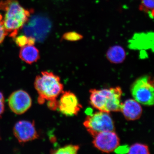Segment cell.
<instances>
[{"label":"cell","instance_id":"6","mask_svg":"<svg viewBox=\"0 0 154 154\" xmlns=\"http://www.w3.org/2000/svg\"><path fill=\"white\" fill-rule=\"evenodd\" d=\"M131 93L135 100L140 104L148 106L153 105V82L148 76L137 79L133 84Z\"/></svg>","mask_w":154,"mask_h":154},{"label":"cell","instance_id":"17","mask_svg":"<svg viewBox=\"0 0 154 154\" xmlns=\"http://www.w3.org/2000/svg\"><path fill=\"white\" fill-rule=\"evenodd\" d=\"M83 35L75 31H70L65 33L62 37V40L70 42H76L82 40Z\"/></svg>","mask_w":154,"mask_h":154},{"label":"cell","instance_id":"7","mask_svg":"<svg viewBox=\"0 0 154 154\" xmlns=\"http://www.w3.org/2000/svg\"><path fill=\"white\" fill-rule=\"evenodd\" d=\"M120 140L114 131L100 133L94 137L93 143L95 147L106 153L114 151L119 145Z\"/></svg>","mask_w":154,"mask_h":154},{"label":"cell","instance_id":"1","mask_svg":"<svg viewBox=\"0 0 154 154\" xmlns=\"http://www.w3.org/2000/svg\"><path fill=\"white\" fill-rule=\"evenodd\" d=\"M0 10L5 12L3 17L4 27L8 35L15 38L23 28L33 12V10L23 8L17 0L0 1Z\"/></svg>","mask_w":154,"mask_h":154},{"label":"cell","instance_id":"21","mask_svg":"<svg viewBox=\"0 0 154 154\" xmlns=\"http://www.w3.org/2000/svg\"><path fill=\"white\" fill-rule=\"evenodd\" d=\"M58 102L57 100L48 101V107L50 110H57Z\"/></svg>","mask_w":154,"mask_h":154},{"label":"cell","instance_id":"2","mask_svg":"<svg viewBox=\"0 0 154 154\" xmlns=\"http://www.w3.org/2000/svg\"><path fill=\"white\" fill-rule=\"evenodd\" d=\"M90 103L99 111L110 113L121 111L122 92L119 87L90 91Z\"/></svg>","mask_w":154,"mask_h":154},{"label":"cell","instance_id":"5","mask_svg":"<svg viewBox=\"0 0 154 154\" xmlns=\"http://www.w3.org/2000/svg\"><path fill=\"white\" fill-rule=\"evenodd\" d=\"M23 28L26 36L33 37L36 41L42 42L49 33L51 24L47 17L42 15H35L29 18Z\"/></svg>","mask_w":154,"mask_h":154},{"label":"cell","instance_id":"20","mask_svg":"<svg viewBox=\"0 0 154 154\" xmlns=\"http://www.w3.org/2000/svg\"><path fill=\"white\" fill-rule=\"evenodd\" d=\"M3 17L2 15L0 14V45L2 43L5 37L8 35V33L4 27Z\"/></svg>","mask_w":154,"mask_h":154},{"label":"cell","instance_id":"13","mask_svg":"<svg viewBox=\"0 0 154 154\" xmlns=\"http://www.w3.org/2000/svg\"><path fill=\"white\" fill-rule=\"evenodd\" d=\"M106 58L112 63L119 64L124 61L126 57V53L124 48L118 45H112L107 50Z\"/></svg>","mask_w":154,"mask_h":154},{"label":"cell","instance_id":"12","mask_svg":"<svg viewBox=\"0 0 154 154\" xmlns=\"http://www.w3.org/2000/svg\"><path fill=\"white\" fill-rule=\"evenodd\" d=\"M152 36H153V33L152 34L151 32L135 34L129 41L130 48L133 49L151 48V45H153V44H151L152 42H153V40L151 41L153 38V36L151 37Z\"/></svg>","mask_w":154,"mask_h":154},{"label":"cell","instance_id":"19","mask_svg":"<svg viewBox=\"0 0 154 154\" xmlns=\"http://www.w3.org/2000/svg\"><path fill=\"white\" fill-rule=\"evenodd\" d=\"M14 38L15 42L19 47L21 48L28 45V37L26 35H20Z\"/></svg>","mask_w":154,"mask_h":154},{"label":"cell","instance_id":"4","mask_svg":"<svg viewBox=\"0 0 154 154\" xmlns=\"http://www.w3.org/2000/svg\"><path fill=\"white\" fill-rule=\"evenodd\" d=\"M109 113L99 111L86 117L83 125L93 137L100 133L114 131V122Z\"/></svg>","mask_w":154,"mask_h":154},{"label":"cell","instance_id":"11","mask_svg":"<svg viewBox=\"0 0 154 154\" xmlns=\"http://www.w3.org/2000/svg\"><path fill=\"white\" fill-rule=\"evenodd\" d=\"M142 111L140 104L135 99H128L122 103L121 111L127 120H137L141 116Z\"/></svg>","mask_w":154,"mask_h":154},{"label":"cell","instance_id":"16","mask_svg":"<svg viewBox=\"0 0 154 154\" xmlns=\"http://www.w3.org/2000/svg\"><path fill=\"white\" fill-rule=\"evenodd\" d=\"M128 153L130 154H149L148 146L143 144L137 143L131 146L128 149Z\"/></svg>","mask_w":154,"mask_h":154},{"label":"cell","instance_id":"22","mask_svg":"<svg viewBox=\"0 0 154 154\" xmlns=\"http://www.w3.org/2000/svg\"><path fill=\"white\" fill-rule=\"evenodd\" d=\"M5 109V98L2 93L0 91V116L4 113Z\"/></svg>","mask_w":154,"mask_h":154},{"label":"cell","instance_id":"14","mask_svg":"<svg viewBox=\"0 0 154 154\" xmlns=\"http://www.w3.org/2000/svg\"><path fill=\"white\" fill-rule=\"evenodd\" d=\"M19 56L22 61L29 64L36 62L40 58L38 49L33 45H26L21 47Z\"/></svg>","mask_w":154,"mask_h":154},{"label":"cell","instance_id":"10","mask_svg":"<svg viewBox=\"0 0 154 154\" xmlns=\"http://www.w3.org/2000/svg\"><path fill=\"white\" fill-rule=\"evenodd\" d=\"M58 104V109L60 111L67 116L77 115L82 106L79 103L75 95L70 91L62 93Z\"/></svg>","mask_w":154,"mask_h":154},{"label":"cell","instance_id":"23","mask_svg":"<svg viewBox=\"0 0 154 154\" xmlns=\"http://www.w3.org/2000/svg\"><path fill=\"white\" fill-rule=\"evenodd\" d=\"M128 149L129 147L128 146H121L120 147L118 146L114 151L117 153H128Z\"/></svg>","mask_w":154,"mask_h":154},{"label":"cell","instance_id":"18","mask_svg":"<svg viewBox=\"0 0 154 154\" xmlns=\"http://www.w3.org/2000/svg\"><path fill=\"white\" fill-rule=\"evenodd\" d=\"M139 9L149 14L154 10V0H141Z\"/></svg>","mask_w":154,"mask_h":154},{"label":"cell","instance_id":"8","mask_svg":"<svg viewBox=\"0 0 154 154\" xmlns=\"http://www.w3.org/2000/svg\"><path fill=\"white\" fill-rule=\"evenodd\" d=\"M8 105L14 113L21 115L30 109L32 105V99L26 91L18 90L14 91L9 96Z\"/></svg>","mask_w":154,"mask_h":154},{"label":"cell","instance_id":"9","mask_svg":"<svg viewBox=\"0 0 154 154\" xmlns=\"http://www.w3.org/2000/svg\"><path fill=\"white\" fill-rule=\"evenodd\" d=\"M14 134L20 143H25L39 137L34 122L21 120L16 123L14 128Z\"/></svg>","mask_w":154,"mask_h":154},{"label":"cell","instance_id":"3","mask_svg":"<svg viewBox=\"0 0 154 154\" xmlns=\"http://www.w3.org/2000/svg\"><path fill=\"white\" fill-rule=\"evenodd\" d=\"M34 88L38 95V103L41 105L46 101L56 100L63 92L60 78L52 72H42L35 78Z\"/></svg>","mask_w":154,"mask_h":154},{"label":"cell","instance_id":"15","mask_svg":"<svg viewBox=\"0 0 154 154\" xmlns=\"http://www.w3.org/2000/svg\"><path fill=\"white\" fill-rule=\"evenodd\" d=\"M80 147L79 146L69 145L57 149L52 150L51 151V153L75 154L77 153Z\"/></svg>","mask_w":154,"mask_h":154}]
</instances>
